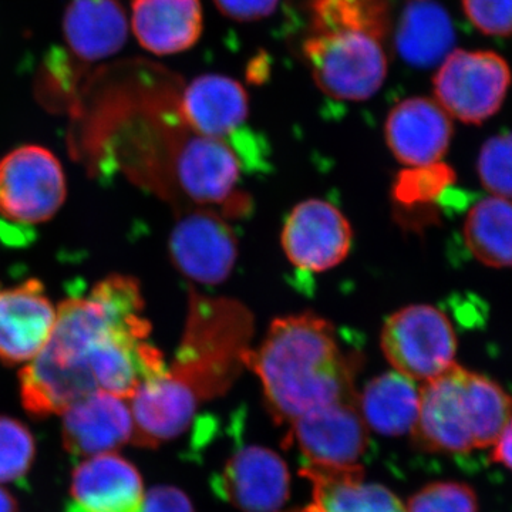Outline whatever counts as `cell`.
<instances>
[{
  "mask_svg": "<svg viewBox=\"0 0 512 512\" xmlns=\"http://www.w3.org/2000/svg\"><path fill=\"white\" fill-rule=\"evenodd\" d=\"M63 33L79 59H106L120 52L126 43V10L120 0H72L64 13Z\"/></svg>",
  "mask_w": 512,
  "mask_h": 512,
  "instance_id": "d6986e66",
  "label": "cell"
},
{
  "mask_svg": "<svg viewBox=\"0 0 512 512\" xmlns=\"http://www.w3.org/2000/svg\"><path fill=\"white\" fill-rule=\"evenodd\" d=\"M389 26L387 0H312V32L362 30L383 40Z\"/></svg>",
  "mask_w": 512,
  "mask_h": 512,
  "instance_id": "d4e9b609",
  "label": "cell"
},
{
  "mask_svg": "<svg viewBox=\"0 0 512 512\" xmlns=\"http://www.w3.org/2000/svg\"><path fill=\"white\" fill-rule=\"evenodd\" d=\"M412 433L416 444L431 453L466 454L476 448L470 370L454 363L421 384L419 414Z\"/></svg>",
  "mask_w": 512,
  "mask_h": 512,
  "instance_id": "ba28073f",
  "label": "cell"
},
{
  "mask_svg": "<svg viewBox=\"0 0 512 512\" xmlns=\"http://www.w3.org/2000/svg\"><path fill=\"white\" fill-rule=\"evenodd\" d=\"M217 8L238 22H254L266 18L278 6L279 0H214Z\"/></svg>",
  "mask_w": 512,
  "mask_h": 512,
  "instance_id": "4dcf8cb0",
  "label": "cell"
},
{
  "mask_svg": "<svg viewBox=\"0 0 512 512\" xmlns=\"http://www.w3.org/2000/svg\"><path fill=\"white\" fill-rule=\"evenodd\" d=\"M494 450L491 457L495 463L512 471V419L507 424L501 436L494 443Z\"/></svg>",
  "mask_w": 512,
  "mask_h": 512,
  "instance_id": "1f68e13d",
  "label": "cell"
},
{
  "mask_svg": "<svg viewBox=\"0 0 512 512\" xmlns=\"http://www.w3.org/2000/svg\"><path fill=\"white\" fill-rule=\"evenodd\" d=\"M56 306L37 279L0 292V362L28 365L55 329Z\"/></svg>",
  "mask_w": 512,
  "mask_h": 512,
  "instance_id": "7c38bea8",
  "label": "cell"
},
{
  "mask_svg": "<svg viewBox=\"0 0 512 512\" xmlns=\"http://www.w3.org/2000/svg\"><path fill=\"white\" fill-rule=\"evenodd\" d=\"M35 456L32 431L19 420L0 416V484L22 481L28 476Z\"/></svg>",
  "mask_w": 512,
  "mask_h": 512,
  "instance_id": "484cf974",
  "label": "cell"
},
{
  "mask_svg": "<svg viewBox=\"0 0 512 512\" xmlns=\"http://www.w3.org/2000/svg\"><path fill=\"white\" fill-rule=\"evenodd\" d=\"M512 82L504 57L494 52L453 50L433 80L441 107L467 124H481L503 106Z\"/></svg>",
  "mask_w": 512,
  "mask_h": 512,
  "instance_id": "8992f818",
  "label": "cell"
},
{
  "mask_svg": "<svg viewBox=\"0 0 512 512\" xmlns=\"http://www.w3.org/2000/svg\"><path fill=\"white\" fill-rule=\"evenodd\" d=\"M281 241L286 258L296 269L320 274L348 258L352 227L335 205L312 198L293 208L286 218Z\"/></svg>",
  "mask_w": 512,
  "mask_h": 512,
  "instance_id": "8fae6325",
  "label": "cell"
},
{
  "mask_svg": "<svg viewBox=\"0 0 512 512\" xmlns=\"http://www.w3.org/2000/svg\"><path fill=\"white\" fill-rule=\"evenodd\" d=\"M380 345L396 372L414 382H427L454 365L457 338L440 309L412 305L387 318Z\"/></svg>",
  "mask_w": 512,
  "mask_h": 512,
  "instance_id": "5b68a950",
  "label": "cell"
},
{
  "mask_svg": "<svg viewBox=\"0 0 512 512\" xmlns=\"http://www.w3.org/2000/svg\"><path fill=\"white\" fill-rule=\"evenodd\" d=\"M296 444L308 466H360L369 444V429L355 399L338 400L309 410L291 423L289 443Z\"/></svg>",
  "mask_w": 512,
  "mask_h": 512,
  "instance_id": "9c48e42d",
  "label": "cell"
},
{
  "mask_svg": "<svg viewBox=\"0 0 512 512\" xmlns=\"http://www.w3.org/2000/svg\"><path fill=\"white\" fill-rule=\"evenodd\" d=\"M252 318L228 299L191 293L187 325L168 372L197 394L200 402L227 392L245 366Z\"/></svg>",
  "mask_w": 512,
  "mask_h": 512,
  "instance_id": "7a4b0ae2",
  "label": "cell"
},
{
  "mask_svg": "<svg viewBox=\"0 0 512 512\" xmlns=\"http://www.w3.org/2000/svg\"><path fill=\"white\" fill-rule=\"evenodd\" d=\"M63 446L74 457L114 453L133 440L127 399L97 390L63 413Z\"/></svg>",
  "mask_w": 512,
  "mask_h": 512,
  "instance_id": "2e32d148",
  "label": "cell"
},
{
  "mask_svg": "<svg viewBox=\"0 0 512 512\" xmlns=\"http://www.w3.org/2000/svg\"><path fill=\"white\" fill-rule=\"evenodd\" d=\"M244 362L261 380L276 423L291 424L323 404L357 397L362 357L346 352L335 326L312 312L275 319Z\"/></svg>",
  "mask_w": 512,
  "mask_h": 512,
  "instance_id": "6da1fadb",
  "label": "cell"
},
{
  "mask_svg": "<svg viewBox=\"0 0 512 512\" xmlns=\"http://www.w3.org/2000/svg\"><path fill=\"white\" fill-rule=\"evenodd\" d=\"M468 251L491 268L512 266V200L488 197L477 202L466 218Z\"/></svg>",
  "mask_w": 512,
  "mask_h": 512,
  "instance_id": "cb8c5ba5",
  "label": "cell"
},
{
  "mask_svg": "<svg viewBox=\"0 0 512 512\" xmlns=\"http://www.w3.org/2000/svg\"><path fill=\"white\" fill-rule=\"evenodd\" d=\"M144 498L136 466L119 454H101L74 468L64 512H141Z\"/></svg>",
  "mask_w": 512,
  "mask_h": 512,
  "instance_id": "4fadbf2b",
  "label": "cell"
},
{
  "mask_svg": "<svg viewBox=\"0 0 512 512\" xmlns=\"http://www.w3.org/2000/svg\"><path fill=\"white\" fill-rule=\"evenodd\" d=\"M313 487V512H407L402 501L379 484L366 483L362 466H303Z\"/></svg>",
  "mask_w": 512,
  "mask_h": 512,
  "instance_id": "44dd1931",
  "label": "cell"
},
{
  "mask_svg": "<svg viewBox=\"0 0 512 512\" xmlns=\"http://www.w3.org/2000/svg\"><path fill=\"white\" fill-rule=\"evenodd\" d=\"M217 487L241 511L278 512L288 500L291 476L275 451L248 446L229 458Z\"/></svg>",
  "mask_w": 512,
  "mask_h": 512,
  "instance_id": "9a60e30c",
  "label": "cell"
},
{
  "mask_svg": "<svg viewBox=\"0 0 512 512\" xmlns=\"http://www.w3.org/2000/svg\"><path fill=\"white\" fill-rule=\"evenodd\" d=\"M175 268L197 284L227 281L238 259V239L227 218L214 208L197 207L175 222L170 235Z\"/></svg>",
  "mask_w": 512,
  "mask_h": 512,
  "instance_id": "30bf717a",
  "label": "cell"
},
{
  "mask_svg": "<svg viewBox=\"0 0 512 512\" xmlns=\"http://www.w3.org/2000/svg\"><path fill=\"white\" fill-rule=\"evenodd\" d=\"M407 512H478L477 495L470 485L439 481L414 494Z\"/></svg>",
  "mask_w": 512,
  "mask_h": 512,
  "instance_id": "83f0119b",
  "label": "cell"
},
{
  "mask_svg": "<svg viewBox=\"0 0 512 512\" xmlns=\"http://www.w3.org/2000/svg\"><path fill=\"white\" fill-rule=\"evenodd\" d=\"M170 144L171 180L175 190L197 207L247 210L238 191L241 160L237 150L221 138L201 136L185 124ZM215 210V208H214Z\"/></svg>",
  "mask_w": 512,
  "mask_h": 512,
  "instance_id": "277c9868",
  "label": "cell"
},
{
  "mask_svg": "<svg viewBox=\"0 0 512 512\" xmlns=\"http://www.w3.org/2000/svg\"><path fill=\"white\" fill-rule=\"evenodd\" d=\"M128 404L133 417L131 443L156 448L188 429L200 399L167 370L164 375L141 383Z\"/></svg>",
  "mask_w": 512,
  "mask_h": 512,
  "instance_id": "5bb4252c",
  "label": "cell"
},
{
  "mask_svg": "<svg viewBox=\"0 0 512 512\" xmlns=\"http://www.w3.org/2000/svg\"><path fill=\"white\" fill-rule=\"evenodd\" d=\"M478 177L494 197L512 200V131L485 141L478 156Z\"/></svg>",
  "mask_w": 512,
  "mask_h": 512,
  "instance_id": "4316f807",
  "label": "cell"
},
{
  "mask_svg": "<svg viewBox=\"0 0 512 512\" xmlns=\"http://www.w3.org/2000/svg\"><path fill=\"white\" fill-rule=\"evenodd\" d=\"M456 30L447 10L434 2H414L404 9L396 33L400 57L417 69H430L453 52Z\"/></svg>",
  "mask_w": 512,
  "mask_h": 512,
  "instance_id": "7402d4cb",
  "label": "cell"
},
{
  "mask_svg": "<svg viewBox=\"0 0 512 512\" xmlns=\"http://www.w3.org/2000/svg\"><path fill=\"white\" fill-rule=\"evenodd\" d=\"M357 403L367 429L382 436H403L412 433L416 424L420 387L393 370L370 380Z\"/></svg>",
  "mask_w": 512,
  "mask_h": 512,
  "instance_id": "603a6c76",
  "label": "cell"
},
{
  "mask_svg": "<svg viewBox=\"0 0 512 512\" xmlns=\"http://www.w3.org/2000/svg\"><path fill=\"white\" fill-rule=\"evenodd\" d=\"M141 512H195L184 491L170 485L151 488Z\"/></svg>",
  "mask_w": 512,
  "mask_h": 512,
  "instance_id": "f546056e",
  "label": "cell"
},
{
  "mask_svg": "<svg viewBox=\"0 0 512 512\" xmlns=\"http://www.w3.org/2000/svg\"><path fill=\"white\" fill-rule=\"evenodd\" d=\"M133 30L140 45L154 55H173L200 39V0H131Z\"/></svg>",
  "mask_w": 512,
  "mask_h": 512,
  "instance_id": "ffe728a7",
  "label": "cell"
},
{
  "mask_svg": "<svg viewBox=\"0 0 512 512\" xmlns=\"http://www.w3.org/2000/svg\"><path fill=\"white\" fill-rule=\"evenodd\" d=\"M67 197L62 164L52 151L23 146L0 160V215L32 225L52 220Z\"/></svg>",
  "mask_w": 512,
  "mask_h": 512,
  "instance_id": "52a82bcc",
  "label": "cell"
},
{
  "mask_svg": "<svg viewBox=\"0 0 512 512\" xmlns=\"http://www.w3.org/2000/svg\"><path fill=\"white\" fill-rule=\"evenodd\" d=\"M471 23L487 36H512V0H463Z\"/></svg>",
  "mask_w": 512,
  "mask_h": 512,
  "instance_id": "f1b7e54d",
  "label": "cell"
},
{
  "mask_svg": "<svg viewBox=\"0 0 512 512\" xmlns=\"http://www.w3.org/2000/svg\"><path fill=\"white\" fill-rule=\"evenodd\" d=\"M0 512H19L15 497L2 487H0Z\"/></svg>",
  "mask_w": 512,
  "mask_h": 512,
  "instance_id": "d6a6232c",
  "label": "cell"
},
{
  "mask_svg": "<svg viewBox=\"0 0 512 512\" xmlns=\"http://www.w3.org/2000/svg\"><path fill=\"white\" fill-rule=\"evenodd\" d=\"M295 512H313L311 507L306 508V510L303 511H295Z\"/></svg>",
  "mask_w": 512,
  "mask_h": 512,
  "instance_id": "836d02e7",
  "label": "cell"
},
{
  "mask_svg": "<svg viewBox=\"0 0 512 512\" xmlns=\"http://www.w3.org/2000/svg\"><path fill=\"white\" fill-rule=\"evenodd\" d=\"M453 137V123L436 101L413 97L397 104L386 121L393 156L410 167L440 163Z\"/></svg>",
  "mask_w": 512,
  "mask_h": 512,
  "instance_id": "e0dca14e",
  "label": "cell"
},
{
  "mask_svg": "<svg viewBox=\"0 0 512 512\" xmlns=\"http://www.w3.org/2000/svg\"><path fill=\"white\" fill-rule=\"evenodd\" d=\"M303 53L319 89L333 99H370L386 79L383 40L362 30L312 32Z\"/></svg>",
  "mask_w": 512,
  "mask_h": 512,
  "instance_id": "3957f363",
  "label": "cell"
},
{
  "mask_svg": "<svg viewBox=\"0 0 512 512\" xmlns=\"http://www.w3.org/2000/svg\"><path fill=\"white\" fill-rule=\"evenodd\" d=\"M178 111L195 133L221 138L234 146L235 138L247 124L248 94L242 84L231 77L205 74L184 90L178 101Z\"/></svg>",
  "mask_w": 512,
  "mask_h": 512,
  "instance_id": "ac0fdd59",
  "label": "cell"
}]
</instances>
